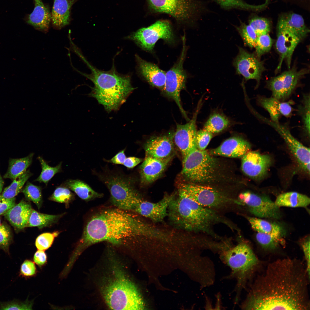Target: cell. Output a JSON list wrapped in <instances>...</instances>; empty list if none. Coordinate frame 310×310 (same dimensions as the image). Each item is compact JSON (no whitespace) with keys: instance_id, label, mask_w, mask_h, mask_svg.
<instances>
[{"instance_id":"obj_10","label":"cell","mask_w":310,"mask_h":310,"mask_svg":"<svg viewBox=\"0 0 310 310\" xmlns=\"http://www.w3.org/2000/svg\"><path fill=\"white\" fill-rule=\"evenodd\" d=\"M183 47L177 62L166 74V80L163 90L165 94L175 102L182 115L187 121L189 119L181 104L180 93L185 87L187 75L183 68L187 51L186 38L182 37Z\"/></svg>"},{"instance_id":"obj_32","label":"cell","mask_w":310,"mask_h":310,"mask_svg":"<svg viewBox=\"0 0 310 310\" xmlns=\"http://www.w3.org/2000/svg\"><path fill=\"white\" fill-rule=\"evenodd\" d=\"M33 155L32 153L22 158L10 159L8 170L3 178L13 180L23 174L31 164Z\"/></svg>"},{"instance_id":"obj_41","label":"cell","mask_w":310,"mask_h":310,"mask_svg":"<svg viewBox=\"0 0 310 310\" xmlns=\"http://www.w3.org/2000/svg\"><path fill=\"white\" fill-rule=\"evenodd\" d=\"M38 158L41 165L42 171L40 175L35 181L43 183L47 185L54 175L61 171L62 163L60 162L55 167H51L42 157L38 156Z\"/></svg>"},{"instance_id":"obj_47","label":"cell","mask_w":310,"mask_h":310,"mask_svg":"<svg viewBox=\"0 0 310 310\" xmlns=\"http://www.w3.org/2000/svg\"><path fill=\"white\" fill-rule=\"evenodd\" d=\"M11 239L9 228L5 224L0 225V248L9 253V247Z\"/></svg>"},{"instance_id":"obj_27","label":"cell","mask_w":310,"mask_h":310,"mask_svg":"<svg viewBox=\"0 0 310 310\" xmlns=\"http://www.w3.org/2000/svg\"><path fill=\"white\" fill-rule=\"evenodd\" d=\"M78 0H54L51 22L55 29H60L68 25L71 20V8Z\"/></svg>"},{"instance_id":"obj_12","label":"cell","mask_w":310,"mask_h":310,"mask_svg":"<svg viewBox=\"0 0 310 310\" xmlns=\"http://www.w3.org/2000/svg\"><path fill=\"white\" fill-rule=\"evenodd\" d=\"M309 72L307 68L299 70L293 66L267 81L266 87L272 92V96L280 101H285L294 92L301 79Z\"/></svg>"},{"instance_id":"obj_54","label":"cell","mask_w":310,"mask_h":310,"mask_svg":"<svg viewBox=\"0 0 310 310\" xmlns=\"http://www.w3.org/2000/svg\"><path fill=\"white\" fill-rule=\"evenodd\" d=\"M33 259L36 264L38 266H41L46 262V254L43 250H38L35 253Z\"/></svg>"},{"instance_id":"obj_46","label":"cell","mask_w":310,"mask_h":310,"mask_svg":"<svg viewBox=\"0 0 310 310\" xmlns=\"http://www.w3.org/2000/svg\"><path fill=\"white\" fill-rule=\"evenodd\" d=\"M59 234V232L57 231L52 233L46 232L41 234L36 240V247L38 250L43 251L48 249L53 244L55 238Z\"/></svg>"},{"instance_id":"obj_1","label":"cell","mask_w":310,"mask_h":310,"mask_svg":"<svg viewBox=\"0 0 310 310\" xmlns=\"http://www.w3.org/2000/svg\"><path fill=\"white\" fill-rule=\"evenodd\" d=\"M306 266L290 258L270 263L251 286L241 308L247 310L310 309Z\"/></svg>"},{"instance_id":"obj_3","label":"cell","mask_w":310,"mask_h":310,"mask_svg":"<svg viewBox=\"0 0 310 310\" xmlns=\"http://www.w3.org/2000/svg\"><path fill=\"white\" fill-rule=\"evenodd\" d=\"M167 213L170 221L179 228L212 235H215L212 229L214 224H228L214 210L200 205L180 187L170 203Z\"/></svg>"},{"instance_id":"obj_43","label":"cell","mask_w":310,"mask_h":310,"mask_svg":"<svg viewBox=\"0 0 310 310\" xmlns=\"http://www.w3.org/2000/svg\"><path fill=\"white\" fill-rule=\"evenodd\" d=\"M22 191L27 200L33 202L38 208L40 209L42 203L41 189L40 187L28 182Z\"/></svg>"},{"instance_id":"obj_19","label":"cell","mask_w":310,"mask_h":310,"mask_svg":"<svg viewBox=\"0 0 310 310\" xmlns=\"http://www.w3.org/2000/svg\"><path fill=\"white\" fill-rule=\"evenodd\" d=\"M175 194L166 195L158 202H152L141 198L134 206L132 212L148 218L154 222L162 221L167 216L168 206Z\"/></svg>"},{"instance_id":"obj_29","label":"cell","mask_w":310,"mask_h":310,"mask_svg":"<svg viewBox=\"0 0 310 310\" xmlns=\"http://www.w3.org/2000/svg\"><path fill=\"white\" fill-rule=\"evenodd\" d=\"M32 210L29 203L22 200L3 215L13 227L20 230L26 227Z\"/></svg>"},{"instance_id":"obj_50","label":"cell","mask_w":310,"mask_h":310,"mask_svg":"<svg viewBox=\"0 0 310 310\" xmlns=\"http://www.w3.org/2000/svg\"><path fill=\"white\" fill-rule=\"evenodd\" d=\"M36 272L35 266L34 262L31 260H25L21 266L20 274L23 276H32L35 274Z\"/></svg>"},{"instance_id":"obj_55","label":"cell","mask_w":310,"mask_h":310,"mask_svg":"<svg viewBox=\"0 0 310 310\" xmlns=\"http://www.w3.org/2000/svg\"><path fill=\"white\" fill-rule=\"evenodd\" d=\"M143 161V159L135 157H127L123 165L129 168L134 167Z\"/></svg>"},{"instance_id":"obj_18","label":"cell","mask_w":310,"mask_h":310,"mask_svg":"<svg viewBox=\"0 0 310 310\" xmlns=\"http://www.w3.org/2000/svg\"><path fill=\"white\" fill-rule=\"evenodd\" d=\"M241 158L242 171L248 177L255 179L264 177L272 163L269 155L255 151H249Z\"/></svg>"},{"instance_id":"obj_13","label":"cell","mask_w":310,"mask_h":310,"mask_svg":"<svg viewBox=\"0 0 310 310\" xmlns=\"http://www.w3.org/2000/svg\"><path fill=\"white\" fill-rule=\"evenodd\" d=\"M200 205L214 210L230 203L231 200L215 189L194 183L181 184L180 187Z\"/></svg>"},{"instance_id":"obj_26","label":"cell","mask_w":310,"mask_h":310,"mask_svg":"<svg viewBox=\"0 0 310 310\" xmlns=\"http://www.w3.org/2000/svg\"><path fill=\"white\" fill-rule=\"evenodd\" d=\"M277 27L286 29L298 37L301 41L305 38L309 32L303 17L294 12L281 15L278 18Z\"/></svg>"},{"instance_id":"obj_36","label":"cell","mask_w":310,"mask_h":310,"mask_svg":"<svg viewBox=\"0 0 310 310\" xmlns=\"http://www.w3.org/2000/svg\"><path fill=\"white\" fill-rule=\"evenodd\" d=\"M300 116L302 123V129L304 132L309 137L310 127V96L309 93L303 94L301 103L297 110Z\"/></svg>"},{"instance_id":"obj_17","label":"cell","mask_w":310,"mask_h":310,"mask_svg":"<svg viewBox=\"0 0 310 310\" xmlns=\"http://www.w3.org/2000/svg\"><path fill=\"white\" fill-rule=\"evenodd\" d=\"M270 125L275 129L283 138L301 168L309 174V148L305 146L295 138L286 126L279 123L272 122Z\"/></svg>"},{"instance_id":"obj_28","label":"cell","mask_w":310,"mask_h":310,"mask_svg":"<svg viewBox=\"0 0 310 310\" xmlns=\"http://www.w3.org/2000/svg\"><path fill=\"white\" fill-rule=\"evenodd\" d=\"M34 1V8L28 16L26 22L36 29L46 32L49 29L51 21V13L41 0Z\"/></svg>"},{"instance_id":"obj_40","label":"cell","mask_w":310,"mask_h":310,"mask_svg":"<svg viewBox=\"0 0 310 310\" xmlns=\"http://www.w3.org/2000/svg\"><path fill=\"white\" fill-rule=\"evenodd\" d=\"M239 26H235V28L242 39L244 44L251 48H255L257 36L252 28L240 20Z\"/></svg>"},{"instance_id":"obj_16","label":"cell","mask_w":310,"mask_h":310,"mask_svg":"<svg viewBox=\"0 0 310 310\" xmlns=\"http://www.w3.org/2000/svg\"><path fill=\"white\" fill-rule=\"evenodd\" d=\"M201 106V101H199L192 119L188 122L184 124H177L173 141L180 151L183 159L191 151L196 148L195 139L197 131L196 123Z\"/></svg>"},{"instance_id":"obj_51","label":"cell","mask_w":310,"mask_h":310,"mask_svg":"<svg viewBox=\"0 0 310 310\" xmlns=\"http://www.w3.org/2000/svg\"><path fill=\"white\" fill-rule=\"evenodd\" d=\"M16 205L15 197L7 198L0 194V216L4 214Z\"/></svg>"},{"instance_id":"obj_42","label":"cell","mask_w":310,"mask_h":310,"mask_svg":"<svg viewBox=\"0 0 310 310\" xmlns=\"http://www.w3.org/2000/svg\"><path fill=\"white\" fill-rule=\"evenodd\" d=\"M248 23V24L252 28L257 36L269 33L271 30V22L266 18L252 16L249 19Z\"/></svg>"},{"instance_id":"obj_57","label":"cell","mask_w":310,"mask_h":310,"mask_svg":"<svg viewBox=\"0 0 310 310\" xmlns=\"http://www.w3.org/2000/svg\"><path fill=\"white\" fill-rule=\"evenodd\" d=\"M1 219H0V225H1Z\"/></svg>"},{"instance_id":"obj_4","label":"cell","mask_w":310,"mask_h":310,"mask_svg":"<svg viewBox=\"0 0 310 310\" xmlns=\"http://www.w3.org/2000/svg\"><path fill=\"white\" fill-rule=\"evenodd\" d=\"M87 62L91 73L86 76L94 84L90 95L108 112L117 110L134 90L129 75L118 73L114 65L109 71L98 69Z\"/></svg>"},{"instance_id":"obj_15","label":"cell","mask_w":310,"mask_h":310,"mask_svg":"<svg viewBox=\"0 0 310 310\" xmlns=\"http://www.w3.org/2000/svg\"><path fill=\"white\" fill-rule=\"evenodd\" d=\"M239 53L235 58L233 64L237 74L243 76L246 81L255 80V88L259 86L263 72L266 70L263 62L253 53L239 47Z\"/></svg>"},{"instance_id":"obj_35","label":"cell","mask_w":310,"mask_h":310,"mask_svg":"<svg viewBox=\"0 0 310 310\" xmlns=\"http://www.w3.org/2000/svg\"><path fill=\"white\" fill-rule=\"evenodd\" d=\"M62 216L41 213L32 209L26 227L37 226L42 228L56 222Z\"/></svg>"},{"instance_id":"obj_45","label":"cell","mask_w":310,"mask_h":310,"mask_svg":"<svg viewBox=\"0 0 310 310\" xmlns=\"http://www.w3.org/2000/svg\"><path fill=\"white\" fill-rule=\"evenodd\" d=\"M74 197V194L69 189L65 186H60L55 189L49 199L55 202L64 203L67 206Z\"/></svg>"},{"instance_id":"obj_6","label":"cell","mask_w":310,"mask_h":310,"mask_svg":"<svg viewBox=\"0 0 310 310\" xmlns=\"http://www.w3.org/2000/svg\"><path fill=\"white\" fill-rule=\"evenodd\" d=\"M114 266L111 276L101 289L105 303L112 309H140L142 302L135 286L121 269Z\"/></svg>"},{"instance_id":"obj_38","label":"cell","mask_w":310,"mask_h":310,"mask_svg":"<svg viewBox=\"0 0 310 310\" xmlns=\"http://www.w3.org/2000/svg\"><path fill=\"white\" fill-rule=\"evenodd\" d=\"M32 175V174L29 170H26L13 179L11 183L4 189L1 195L7 198L15 197L20 193L25 183Z\"/></svg>"},{"instance_id":"obj_21","label":"cell","mask_w":310,"mask_h":310,"mask_svg":"<svg viewBox=\"0 0 310 310\" xmlns=\"http://www.w3.org/2000/svg\"><path fill=\"white\" fill-rule=\"evenodd\" d=\"M174 133L170 132L163 135L150 138L144 146L146 155L160 159L173 156Z\"/></svg>"},{"instance_id":"obj_20","label":"cell","mask_w":310,"mask_h":310,"mask_svg":"<svg viewBox=\"0 0 310 310\" xmlns=\"http://www.w3.org/2000/svg\"><path fill=\"white\" fill-rule=\"evenodd\" d=\"M277 37L276 47L280 60L276 71L280 69L284 59L286 60L288 67L290 68L292 54L297 46L301 41L296 36L287 30L277 27Z\"/></svg>"},{"instance_id":"obj_44","label":"cell","mask_w":310,"mask_h":310,"mask_svg":"<svg viewBox=\"0 0 310 310\" xmlns=\"http://www.w3.org/2000/svg\"><path fill=\"white\" fill-rule=\"evenodd\" d=\"M273 40L269 33L257 36L255 47L257 57L259 59L264 54L270 50L273 43Z\"/></svg>"},{"instance_id":"obj_5","label":"cell","mask_w":310,"mask_h":310,"mask_svg":"<svg viewBox=\"0 0 310 310\" xmlns=\"http://www.w3.org/2000/svg\"><path fill=\"white\" fill-rule=\"evenodd\" d=\"M220 258L231 270L230 274L225 278H234L236 281L234 291V303L239 301L241 292L251 278L259 260L250 246L244 242L229 247L219 252Z\"/></svg>"},{"instance_id":"obj_2","label":"cell","mask_w":310,"mask_h":310,"mask_svg":"<svg viewBox=\"0 0 310 310\" xmlns=\"http://www.w3.org/2000/svg\"><path fill=\"white\" fill-rule=\"evenodd\" d=\"M157 229L130 211L117 208L104 209L88 220L73 254L78 256L86 248L106 241L120 245L154 238Z\"/></svg>"},{"instance_id":"obj_23","label":"cell","mask_w":310,"mask_h":310,"mask_svg":"<svg viewBox=\"0 0 310 310\" xmlns=\"http://www.w3.org/2000/svg\"><path fill=\"white\" fill-rule=\"evenodd\" d=\"M173 156L160 159L146 155L145 159L140 167L141 183L147 185L157 179L165 170Z\"/></svg>"},{"instance_id":"obj_25","label":"cell","mask_w":310,"mask_h":310,"mask_svg":"<svg viewBox=\"0 0 310 310\" xmlns=\"http://www.w3.org/2000/svg\"><path fill=\"white\" fill-rule=\"evenodd\" d=\"M139 72L151 86L163 90L165 84L166 72L156 65L148 62L135 55Z\"/></svg>"},{"instance_id":"obj_52","label":"cell","mask_w":310,"mask_h":310,"mask_svg":"<svg viewBox=\"0 0 310 310\" xmlns=\"http://www.w3.org/2000/svg\"><path fill=\"white\" fill-rule=\"evenodd\" d=\"M310 237H307L301 243V246L306 260L307 272L310 276Z\"/></svg>"},{"instance_id":"obj_33","label":"cell","mask_w":310,"mask_h":310,"mask_svg":"<svg viewBox=\"0 0 310 310\" xmlns=\"http://www.w3.org/2000/svg\"><path fill=\"white\" fill-rule=\"evenodd\" d=\"M223 9H236L244 10L259 12L266 9L270 3V0H265L263 3L254 5L248 4L243 0H213Z\"/></svg>"},{"instance_id":"obj_31","label":"cell","mask_w":310,"mask_h":310,"mask_svg":"<svg viewBox=\"0 0 310 310\" xmlns=\"http://www.w3.org/2000/svg\"><path fill=\"white\" fill-rule=\"evenodd\" d=\"M65 186L74 192L81 199L86 201L102 197L103 195L94 190L88 184L78 179L66 181Z\"/></svg>"},{"instance_id":"obj_34","label":"cell","mask_w":310,"mask_h":310,"mask_svg":"<svg viewBox=\"0 0 310 310\" xmlns=\"http://www.w3.org/2000/svg\"><path fill=\"white\" fill-rule=\"evenodd\" d=\"M252 228L258 232L272 234H283L282 227L276 223H272L261 218L247 217Z\"/></svg>"},{"instance_id":"obj_11","label":"cell","mask_w":310,"mask_h":310,"mask_svg":"<svg viewBox=\"0 0 310 310\" xmlns=\"http://www.w3.org/2000/svg\"><path fill=\"white\" fill-rule=\"evenodd\" d=\"M143 49L153 51L156 42L162 39L172 43L175 37L171 25L167 21H158L147 27L141 28L127 37Z\"/></svg>"},{"instance_id":"obj_48","label":"cell","mask_w":310,"mask_h":310,"mask_svg":"<svg viewBox=\"0 0 310 310\" xmlns=\"http://www.w3.org/2000/svg\"><path fill=\"white\" fill-rule=\"evenodd\" d=\"M212 136V133L203 129L197 131L195 139L196 148L200 150H205Z\"/></svg>"},{"instance_id":"obj_49","label":"cell","mask_w":310,"mask_h":310,"mask_svg":"<svg viewBox=\"0 0 310 310\" xmlns=\"http://www.w3.org/2000/svg\"><path fill=\"white\" fill-rule=\"evenodd\" d=\"M32 303L28 301L22 303L16 301L0 303V310L31 309Z\"/></svg>"},{"instance_id":"obj_30","label":"cell","mask_w":310,"mask_h":310,"mask_svg":"<svg viewBox=\"0 0 310 310\" xmlns=\"http://www.w3.org/2000/svg\"><path fill=\"white\" fill-rule=\"evenodd\" d=\"M274 202L279 207H304L309 204L310 199L305 195L296 192H288L279 195Z\"/></svg>"},{"instance_id":"obj_7","label":"cell","mask_w":310,"mask_h":310,"mask_svg":"<svg viewBox=\"0 0 310 310\" xmlns=\"http://www.w3.org/2000/svg\"><path fill=\"white\" fill-rule=\"evenodd\" d=\"M182 164V175L193 183L210 182L216 177L217 161L205 150H193L183 159Z\"/></svg>"},{"instance_id":"obj_14","label":"cell","mask_w":310,"mask_h":310,"mask_svg":"<svg viewBox=\"0 0 310 310\" xmlns=\"http://www.w3.org/2000/svg\"><path fill=\"white\" fill-rule=\"evenodd\" d=\"M239 200L238 203L246 205L256 217L278 219L281 217L279 207L267 196L246 191L239 195Z\"/></svg>"},{"instance_id":"obj_9","label":"cell","mask_w":310,"mask_h":310,"mask_svg":"<svg viewBox=\"0 0 310 310\" xmlns=\"http://www.w3.org/2000/svg\"><path fill=\"white\" fill-rule=\"evenodd\" d=\"M154 11L170 15L177 20L193 21L204 12L206 7L199 0H148Z\"/></svg>"},{"instance_id":"obj_22","label":"cell","mask_w":310,"mask_h":310,"mask_svg":"<svg viewBox=\"0 0 310 310\" xmlns=\"http://www.w3.org/2000/svg\"><path fill=\"white\" fill-rule=\"evenodd\" d=\"M256 99L257 104L267 111L271 121L274 123H279L282 116L288 118L292 115L294 109L292 105L294 102L292 100L282 101L272 96L267 97L259 95Z\"/></svg>"},{"instance_id":"obj_24","label":"cell","mask_w":310,"mask_h":310,"mask_svg":"<svg viewBox=\"0 0 310 310\" xmlns=\"http://www.w3.org/2000/svg\"><path fill=\"white\" fill-rule=\"evenodd\" d=\"M251 145L240 137L234 136L225 140L218 147L210 150L212 155L230 158H242L249 151Z\"/></svg>"},{"instance_id":"obj_53","label":"cell","mask_w":310,"mask_h":310,"mask_svg":"<svg viewBox=\"0 0 310 310\" xmlns=\"http://www.w3.org/2000/svg\"><path fill=\"white\" fill-rule=\"evenodd\" d=\"M125 149L118 152L111 159L105 160L108 162L115 164H123L127 158L125 154Z\"/></svg>"},{"instance_id":"obj_56","label":"cell","mask_w":310,"mask_h":310,"mask_svg":"<svg viewBox=\"0 0 310 310\" xmlns=\"http://www.w3.org/2000/svg\"><path fill=\"white\" fill-rule=\"evenodd\" d=\"M3 184V181L0 174V193L2 192Z\"/></svg>"},{"instance_id":"obj_8","label":"cell","mask_w":310,"mask_h":310,"mask_svg":"<svg viewBox=\"0 0 310 310\" xmlns=\"http://www.w3.org/2000/svg\"><path fill=\"white\" fill-rule=\"evenodd\" d=\"M108 189L113 203L116 207L132 211L142 198L134 187L132 179L122 174L107 172L100 177Z\"/></svg>"},{"instance_id":"obj_37","label":"cell","mask_w":310,"mask_h":310,"mask_svg":"<svg viewBox=\"0 0 310 310\" xmlns=\"http://www.w3.org/2000/svg\"><path fill=\"white\" fill-rule=\"evenodd\" d=\"M230 121L224 116L219 113L211 115L205 123L203 129L212 134L221 132L229 125Z\"/></svg>"},{"instance_id":"obj_39","label":"cell","mask_w":310,"mask_h":310,"mask_svg":"<svg viewBox=\"0 0 310 310\" xmlns=\"http://www.w3.org/2000/svg\"><path fill=\"white\" fill-rule=\"evenodd\" d=\"M282 235L266 234L257 232L256 239L262 247L266 250L276 249L281 242Z\"/></svg>"}]
</instances>
